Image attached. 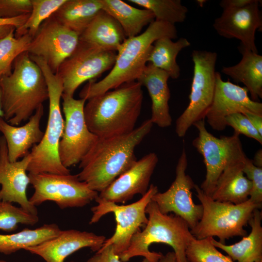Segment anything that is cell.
<instances>
[{
    "instance_id": "37",
    "label": "cell",
    "mask_w": 262,
    "mask_h": 262,
    "mask_svg": "<svg viewBox=\"0 0 262 262\" xmlns=\"http://www.w3.org/2000/svg\"><path fill=\"white\" fill-rule=\"evenodd\" d=\"M225 121L227 126L233 129L234 133L244 135L262 144V135L255 129L245 114H232L226 117Z\"/></svg>"
},
{
    "instance_id": "39",
    "label": "cell",
    "mask_w": 262,
    "mask_h": 262,
    "mask_svg": "<svg viewBox=\"0 0 262 262\" xmlns=\"http://www.w3.org/2000/svg\"><path fill=\"white\" fill-rule=\"evenodd\" d=\"M86 262H122L119 259L114 250L113 246L109 245L101 248L98 251L89 259ZM142 262H150L147 259L144 258Z\"/></svg>"
},
{
    "instance_id": "8",
    "label": "cell",
    "mask_w": 262,
    "mask_h": 262,
    "mask_svg": "<svg viewBox=\"0 0 262 262\" xmlns=\"http://www.w3.org/2000/svg\"><path fill=\"white\" fill-rule=\"evenodd\" d=\"M192 58L194 71L189 102L176 121L175 131L180 137H184L195 122L205 119L214 93L217 53L194 50Z\"/></svg>"
},
{
    "instance_id": "20",
    "label": "cell",
    "mask_w": 262,
    "mask_h": 262,
    "mask_svg": "<svg viewBox=\"0 0 262 262\" xmlns=\"http://www.w3.org/2000/svg\"><path fill=\"white\" fill-rule=\"evenodd\" d=\"M105 240L104 236L92 232L61 230L56 236L25 250L41 257L46 262H64L66 257L84 247L97 252Z\"/></svg>"
},
{
    "instance_id": "6",
    "label": "cell",
    "mask_w": 262,
    "mask_h": 262,
    "mask_svg": "<svg viewBox=\"0 0 262 262\" xmlns=\"http://www.w3.org/2000/svg\"><path fill=\"white\" fill-rule=\"evenodd\" d=\"M30 57L40 67L44 76L48 90L49 113L43 138L30 152L31 160L27 171L31 174H68L70 170L61 163L58 151L65 127L60 106L64 91L63 82L44 59L33 55Z\"/></svg>"
},
{
    "instance_id": "16",
    "label": "cell",
    "mask_w": 262,
    "mask_h": 262,
    "mask_svg": "<svg viewBox=\"0 0 262 262\" xmlns=\"http://www.w3.org/2000/svg\"><path fill=\"white\" fill-rule=\"evenodd\" d=\"M245 87L224 81L216 72L214 93L205 118L211 127L223 131L227 127L226 117L234 113H252L262 115V103L251 99Z\"/></svg>"
},
{
    "instance_id": "40",
    "label": "cell",
    "mask_w": 262,
    "mask_h": 262,
    "mask_svg": "<svg viewBox=\"0 0 262 262\" xmlns=\"http://www.w3.org/2000/svg\"><path fill=\"white\" fill-rule=\"evenodd\" d=\"M255 0H222L219 5L223 10L230 8H238L246 6L252 3Z\"/></svg>"
},
{
    "instance_id": "2",
    "label": "cell",
    "mask_w": 262,
    "mask_h": 262,
    "mask_svg": "<svg viewBox=\"0 0 262 262\" xmlns=\"http://www.w3.org/2000/svg\"><path fill=\"white\" fill-rule=\"evenodd\" d=\"M142 87L136 81L127 82L87 99L83 112L89 130L99 138L133 131L141 111Z\"/></svg>"
},
{
    "instance_id": "24",
    "label": "cell",
    "mask_w": 262,
    "mask_h": 262,
    "mask_svg": "<svg viewBox=\"0 0 262 262\" xmlns=\"http://www.w3.org/2000/svg\"><path fill=\"white\" fill-rule=\"evenodd\" d=\"M127 38L118 22L103 10L79 36L81 41L116 52Z\"/></svg>"
},
{
    "instance_id": "23",
    "label": "cell",
    "mask_w": 262,
    "mask_h": 262,
    "mask_svg": "<svg viewBox=\"0 0 262 262\" xmlns=\"http://www.w3.org/2000/svg\"><path fill=\"white\" fill-rule=\"evenodd\" d=\"M246 156L229 163L216 183L211 197L220 202L237 204L249 199L252 185L243 171Z\"/></svg>"
},
{
    "instance_id": "10",
    "label": "cell",
    "mask_w": 262,
    "mask_h": 262,
    "mask_svg": "<svg viewBox=\"0 0 262 262\" xmlns=\"http://www.w3.org/2000/svg\"><path fill=\"white\" fill-rule=\"evenodd\" d=\"M193 125L196 128L198 135L192 144L203 157L206 170L205 179L200 188L211 197L217 180L226 166L246 155L239 134L234 132L231 136L216 137L208 131L204 120Z\"/></svg>"
},
{
    "instance_id": "7",
    "label": "cell",
    "mask_w": 262,
    "mask_h": 262,
    "mask_svg": "<svg viewBox=\"0 0 262 262\" xmlns=\"http://www.w3.org/2000/svg\"><path fill=\"white\" fill-rule=\"evenodd\" d=\"M194 189L196 196L203 207L202 217L197 224L191 229L196 239L217 237L219 242L235 236H246L247 231L244 229L251 218L256 209L261 206L249 199L240 204L214 200L206 195L196 184Z\"/></svg>"
},
{
    "instance_id": "34",
    "label": "cell",
    "mask_w": 262,
    "mask_h": 262,
    "mask_svg": "<svg viewBox=\"0 0 262 262\" xmlns=\"http://www.w3.org/2000/svg\"><path fill=\"white\" fill-rule=\"evenodd\" d=\"M38 221V215L0 200V230L11 232L16 230L19 224L33 226Z\"/></svg>"
},
{
    "instance_id": "25",
    "label": "cell",
    "mask_w": 262,
    "mask_h": 262,
    "mask_svg": "<svg viewBox=\"0 0 262 262\" xmlns=\"http://www.w3.org/2000/svg\"><path fill=\"white\" fill-rule=\"evenodd\" d=\"M241 61L229 66H223L221 72L236 83L241 82L250 93L252 100L258 101L262 98V56L240 45Z\"/></svg>"
},
{
    "instance_id": "32",
    "label": "cell",
    "mask_w": 262,
    "mask_h": 262,
    "mask_svg": "<svg viewBox=\"0 0 262 262\" xmlns=\"http://www.w3.org/2000/svg\"><path fill=\"white\" fill-rule=\"evenodd\" d=\"M15 30L0 39V79L11 73L15 59L28 51L33 38L28 33L16 37Z\"/></svg>"
},
{
    "instance_id": "13",
    "label": "cell",
    "mask_w": 262,
    "mask_h": 262,
    "mask_svg": "<svg viewBox=\"0 0 262 262\" xmlns=\"http://www.w3.org/2000/svg\"><path fill=\"white\" fill-rule=\"evenodd\" d=\"M116 52L103 50L79 40L74 52L60 66L57 74L63 83V93L73 96L84 82L112 69Z\"/></svg>"
},
{
    "instance_id": "4",
    "label": "cell",
    "mask_w": 262,
    "mask_h": 262,
    "mask_svg": "<svg viewBox=\"0 0 262 262\" xmlns=\"http://www.w3.org/2000/svg\"><path fill=\"white\" fill-rule=\"evenodd\" d=\"M11 73L0 79L3 118L16 126L27 120L48 99L46 82L28 51L20 54Z\"/></svg>"
},
{
    "instance_id": "38",
    "label": "cell",
    "mask_w": 262,
    "mask_h": 262,
    "mask_svg": "<svg viewBox=\"0 0 262 262\" xmlns=\"http://www.w3.org/2000/svg\"><path fill=\"white\" fill-rule=\"evenodd\" d=\"M31 0H0V18H12L30 14Z\"/></svg>"
},
{
    "instance_id": "27",
    "label": "cell",
    "mask_w": 262,
    "mask_h": 262,
    "mask_svg": "<svg viewBox=\"0 0 262 262\" xmlns=\"http://www.w3.org/2000/svg\"><path fill=\"white\" fill-rule=\"evenodd\" d=\"M102 10L101 0H66L52 16L80 35Z\"/></svg>"
},
{
    "instance_id": "3",
    "label": "cell",
    "mask_w": 262,
    "mask_h": 262,
    "mask_svg": "<svg viewBox=\"0 0 262 262\" xmlns=\"http://www.w3.org/2000/svg\"><path fill=\"white\" fill-rule=\"evenodd\" d=\"M164 36L177 38L175 26L155 20L143 33L127 38L117 51L110 72L98 82L89 81L80 92V98L87 100L124 83L137 81L147 66L153 43Z\"/></svg>"
},
{
    "instance_id": "28",
    "label": "cell",
    "mask_w": 262,
    "mask_h": 262,
    "mask_svg": "<svg viewBox=\"0 0 262 262\" xmlns=\"http://www.w3.org/2000/svg\"><path fill=\"white\" fill-rule=\"evenodd\" d=\"M102 10L114 17L122 27L127 38L141 33L144 27L155 20L149 10L133 7L121 0H101Z\"/></svg>"
},
{
    "instance_id": "41",
    "label": "cell",
    "mask_w": 262,
    "mask_h": 262,
    "mask_svg": "<svg viewBox=\"0 0 262 262\" xmlns=\"http://www.w3.org/2000/svg\"><path fill=\"white\" fill-rule=\"evenodd\" d=\"M29 14L24 15L12 18H0V26L11 25L14 26L16 30L21 27L26 22L28 18Z\"/></svg>"
},
{
    "instance_id": "35",
    "label": "cell",
    "mask_w": 262,
    "mask_h": 262,
    "mask_svg": "<svg viewBox=\"0 0 262 262\" xmlns=\"http://www.w3.org/2000/svg\"><path fill=\"white\" fill-rule=\"evenodd\" d=\"M189 262H234L228 256H225L212 243L211 237L194 239L186 250Z\"/></svg>"
},
{
    "instance_id": "1",
    "label": "cell",
    "mask_w": 262,
    "mask_h": 262,
    "mask_svg": "<svg viewBox=\"0 0 262 262\" xmlns=\"http://www.w3.org/2000/svg\"><path fill=\"white\" fill-rule=\"evenodd\" d=\"M153 125L148 119L129 133L98 138L79 163V180L94 191L104 190L137 161L135 148L150 132Z\"/></svg>"
},
{
    "instance_id": "42",
    "label": "cell",
    "mask_w": 262,
    "mask_h": 262,
    "mask_svg": "<svg viewBox=\"0 0 262 262\" xmlns=\"http://www.w3.org/2000/svg\"><path fill=\"white\" fill-rule=\"evenodd\" d=\"M244 114L247 117L255 129L262 135V115L249 112Z\"/></svg>"
},
{
    "instance_id": "19",
    "label": "cell",
    "mask_w": 262,
    "mask_h": 262,
    "mask_svg": "<svg viewBox=\"0 0 262 262\" xmlns=\"http://www.w3.org/2000/svg\"><path fill=\"white\" fill-rule=\"evenodd\" d=\"M158 162L155 153L146 155L99 192L98 197L117 204L125 203L136 194L143 196L148 189L151 177Z\"/></svg>"
},
{
    "instance_id": "5",
    "label": "cell",
    "mask_w": 262,
    "mask_h": 262,
    "mask_svg": "<svg viewBox=\"0 0 262 262\" xmlns=\"http://www.w3.org/2000/svg\"><path fill=\"white\" fill-rule=\"evenodd\" d=\"M148 221L142 231L136 232L132 237L128 248L118 255L122 262H127L136 256H143L150 262H158L163 254L151 252L149 246L161 243L172 247L177 262H189L186 250L196 238L191 232L186 222L174 214H164L157 204L151 200L146 209Z\"/></svg>"
},
{
    "instance_id": "33",
    "label": "cell",
    "mask_w": 262,
    "mask_h": 262,
    "mask_svg": "<svg viewBox=\"0 0 262 262\" xmlns=\"http://www.w3.org/2000/svg\"><path fill=\"white\" fill-rule=\"evenodd\" d=\"M66 0H31V12L25 23L15 30V37H19L28 33L33 38L42 24L52 16Z\"/></svg>"
},
{
    "instance_id": "14",
    "label": "cell",
    "mask_w": 262,
    "mask_h": 262,
    "mask_svg": "<svg viewBox=\"0 0 262 262\" xmlns=\"http://www.w3.org/2000/svg\"><path fill=\"white\" fill-rule=\"evenodd\" d=\"M187 166V156L184 148L176 165L175 180L166 191L158 192L151 200L157 204L162 213H174L184 220L191 229L200 220L203 207L193 200L192 190L195 184L186 174Z\"/></svg>"
},
{
    "instance_id": "21",
    "label": "cell",
    "mask_w": 262,
    "mask_h": 262,
    "mask_svg": "<svg viewBox=\"0 0 262 262\" xmlns=\"http://www.w3.org/2000/svg\"><path fill=\"white\" fill-rule=\"evenodd\" d=\"M44 115V106L41 105L20 127L12 125L3 117H0V131L3 134L7 147L8 156L11 162H15L30 153L29 149L41 141L44 132L40 128Z\"/></svg>"
},
{
    "instance_id": "49",
    "label": "cell",
    "mask_w": 262,
    "mask_h": 262,
    "mask_svg": "<svg viewBox=\"0 0 262 262\" xmlns=\"http://www.w3.org/2000/svg\"></svg>"
},
{
    "instance_id": "44",
    "label": "cell",
    "mask_w": 262,
    "mask_h": 262,
    "mask_svg": "<svg viewBox=\"0 0 262 262\" xmlns=\"http://www.w3.org/2000/svg\"><path fill=\"white\" fill-rule=\"evenodd\" d=\"M252 161L255 166L262 168V150L261 148L256 152L253 160Z\"/></svg>"
},
{
    "instance_id": "45",
    "label": "cell",
    "mask_w": 262,
    "mask_h": 262,
    "mask_svg": "<svg viewBox=\"0 0 262 262\" xmlns=\"http://www.w3.org/2000/svg\"><path fill=\"white\" fill-rule=\"evenodd\" d=\"M14 29H16V28L11 25L0 26V39L6 36Z\"/></svg>"
},
{
    "instance_id": "26",
    "label": "cell",
    "mask_w": 262,
    "mask_h": 262,
    "mask_svg": "<svg viewBox=\"0 0 262 262\" xmlns=\"http://www.w3.org/2000/svg\"><path fill=\"white\" fill-rule=\"evenodd\" d=\"M262 212L256 209L248 224L251 227L248 235L239 242L226 245L211 237L213 245L227 253L233 261L238 262H262Z\"/></svg>"
},
{
    "instance_id": "47",
    "label": "cell",
    "mask_w": 262,
    "mask_h": 262,
    "mask_svg": "<svg viewBox=\"0 0 262 262\" xmlns=\"http://www.w3.org/2000/svg\"><path fill=\"white\" fill-rule=\"evenodd\" d=\"M206 1L207 0H196L197 3L201 7L204 5V4L206 2Z\"/></svg>"
},
{
    "instance_id": "18",
    "label": "cell",
    "mask_w": 262,
    "mask_h": 262,
    "mask_svg": "<svg viewBox=\"0 0 262 262\" xmlns=\"http://www.w3.org/2000/svg\"><path fill=\"white\" fill-rule=\"evenodd\" d=\"M31 160L29 153L21 160L11 162L8 158L4 137L0 138V200L18 203L21 208L37 215L36 207L27 196V188L30 183L26 172Z\"/></svg>"
},
{
    "instance_id": "22",
    "label": "cell",
    "mask_w": 262,
    "mask_h": 262,
    "mask_svg": "<svg viewBox=\"0 0 262 262\" xmlns=\"http://www.w3.org/2000/svg\"><path fill=\"white\" fill-rule=\"evenodd\" d=\"M169 78L168 74L165 71L147 63L136 81L146 87L150 97V120L161 128L169 127L172 121L168 105L170 98L167 83Z\"/></svg>"
},
{
    "instance_id": "11",
    "label": "cell",
    "mask_w": 262,
    "mask_h": 262,
    "mask_svg": "<svg viewBox=\"0 0 262 262\" xmlns=\"http://www.w3.org/2000/svg\"><path fill=\"white\" fill-rule=\"evenodd\" d=\"M28 176L34 190L29 199L35 207L51 201L61 209L82 207L95 200L98 195L80 180L77 174L42 173H29Z\"/></svg>"
},
{
    "instance_id": "15",
    "label": "cell",
    "mask_w": 262,
    "mask_h": 262,
    "mask_svg": "<svg viewBox=\"0 0 262 262\" xmlns=\"http://www.w3.org/2000/svg\"><path fill=\"white\" fill-rule=\"evenodd\" d=\"M79 36L51 16L40 26L27 51L31 55L44 59L56 73L62 63L77 48Z\"/></svg>"
},
{
    "instance_id": "31",
    "label": "cell",
    "mask_w": 262,
    "mask_h": 262,
    "mask_svg": "<svg viewBox=\"0 0 262 262\" xmlns=\"http://www.w3.org/2000/svg\"><path fill=\"white\" fill-rule=\"evenodd\" d=\"M151 11L155 20L172 25L183 22L186 18L188 8L180 0H128Z\"/></svg>"
},
{
    "instance_id": "36",
    "label": "cell",
    "mask_w": 262,
    "mask_h": 262,
    "mask_svg": "<svg viewBox=\"0 0 262 262\" xmlns=\"http://www.w3.org/2000/svg\"><path fill=\"white\" fill-rule=\"evenodd\" d=\"M243 171L250 181L252 188L249 199L262 207V168L255 166L247 157L243 166Z\"/></svg>"
},
{
    "instance_id": "29",
    "label": "cell",
    "mask_w": 262,
    "mask_h": 262,
    "mask_svg": "<svg viewBox=\"0 0 262 262\" xmlns=\"http://www.w3.org/2000/svg\"><path fill=\"white\" fill-rule=\"evenodd\" d=\"M190 45L188 40L184 37L175 42L167 36L160 38L153 43L147 63L165 71L169 78L177 79L180 71L176 61L177 55L182 49Z\"/></svg>"
},
{
    "instance_id": "12",
    "label": "cell",
    "mask_w": 262,
    "mask_h": 262,
    "mask_svg": "<svg viewBox=\"0 0 262 262\" xmlns=\"http://www.w3.org/2000/svg\"><path fill=\"white\" fill-rule=\"evenodd\" d=\"M65 127L59 146V156L66 168L79 164L95 145L98 137L88 129L84 115L86 100L75 99L63 93Z\"/></svg>"
},
{
    "instance_id": "48",
    "label": "cell",
    "mask_w": 262,
    "mask_h": 262,
    "mask_svg": "<svg viewBox=\"0 0 262 262\" xmlns=\"http://www.w3.org/2000/svg\"><path fill=\"white\" fill-rule=\"evenodd\" d=\"M0 262H7L4 260H0Z\"/></svg>"
},
{
    "instance_id": "46",
    "label": "cell",
    "mask_w": 262,
    "mask_h": 262,
    "mask_svg": "<svg viewBox=\"0 0 262 262\" xmlns=\"http://www.w3.org/2000/svg\"><path fill=\"white\" fill-rule=\"evenodd\" d=\"M0 117H3V112L2 109L1 104V91L0 88Z\"/></svg>"
},
{
    "instance_id": "30",
    "label": "cell",
    "mask_w": 262,
    "mask_h": 262,
    "mask_svg": "<svg viewBox=\"0 0 262 262\" xmlns=\"http://www.w3.org/2000/svg\"><path fill=\"white\" fill-rule=\"evenodd\" d=\"M61 230L55 224H44L35 229L25 228L15 233L0 234V252L6 255L37 245L56 236Z\"/></svg>"
},
{
    "instance_id": "43",
    "label": "cell",
    "mask_w": 262,
    "mask_h": 262,
    "mask_svg": "<svg viewBox=\"0 0 262 262\" xmlns=\"http://www.w3.org/2000/svg\"><path fill=\"white\" fill-rule=\"evenodd\" d=\"M158 262H177L174 252H168L165 255H163Z\"/></svg>"
},
{
    "instance_id": "9",
    "label": "cell",
    "mask_w": 262,
    "mask_h": 262,
    "mask_svg": "<svg viewBox=\"0 0 262 262\" xmlns=\"http://www.w3.org/2000/svg\"><path fill=\"white\" fill-rule=\"evenodd\" d=\"M158 192L157 186L151 184L146 193L137 201L126 205L107 201L96 197L97 205L91 208L93 215L89 224L98 222L107 213H113L116 226L113 236L106 239L101 248L112 245L115 253L119 255L129 247L132 236L147 225L146 209L152 196Z\"/></svg>"
},
{
    "instance_id": "17",
    "label": "cell",
    "mask_w": 262,
    "mask_h": 262,
    "mask_svg": "<svg viewBox=\"0 0 262 262\" xmlns=\"http://www.w3.org/2000/svg\"><path fill=\"white\" fill-rule=\"evenodd\" d=\"M260 1L255 0L243 7L223 10L220 16L214 21V29L220 36L228 39H237L241 41V46L258 53L255 33L262 26L259 8Z\"/></svg>"
}]
</instances>
